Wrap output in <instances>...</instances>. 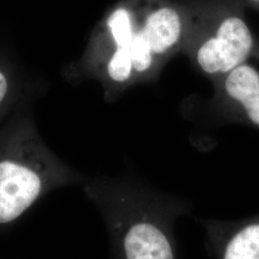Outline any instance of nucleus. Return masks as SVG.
Segmentation results:
<instances>
[{
	"mask_svg": "<svg viewBox=\"0 0 259 259\" xmlns=\"http://www.w3.org/2000/svg\"><path fill=\"white\" fill-rule=\"evenodd\" d=\"M205 247L216 259H259V214L237 221L201 220Z\"/></svg>",
	"mask_w": 259,
	"mask_h": 259,
	"instance_id": "39448f33",
	"label": "nucleus"
},
{
	"mask_svg": "<svg viewBox=\"0 0 259 259\" xmlns=\"http://www.w3.org/2000/svg\"><path fill=\"white\" fill-rule=\"evenodd\" d=\"M83 175L48 149L27 124L0 132V232L5 231L49 192L83 185Z\"/></svg>",
	"mask_w": 259,
	"mask_h": 259,
	"instance_id": "f03ea898",
	"label": "nucleus"
},
{
	"mask_svg": "<svg viewBox=\"0 0 259 259\" xmlns=\"http://www.w3.org/2000/svg\"><path fill=\"white\" fill-rule=\"evenodd\" d=\"M247 7H250V9L255 11L259 14V0H243Z\"/></svg>",
	"mask_w": 259,
	"mask_h": 259,
	"instance_id": "0eeeda50",
	"label": "nucleus"
},
{
	"mask_svg": "<svg viewBox=\"0 0 259 259\" xmlns=\"http://www.w3.org/2000/svg\"><path fill=\"white\" fill-rule=\"evenodd\" d=\"M185 36L182 53L211 82L259 56L243 0H194L183 4Z\"/></svg>",
	"mask_w": 259,
	"mask_h": 259,
	"instance_id": "7ed1b4c3",
	"label": "nucleus"
},
{
	"mask_svg": "<svg viewBox=\"0 0 259 259\" xmlns=\"http://www.w3.org/2000/svg\"><path fill=\"white\" fill-rule=\"evenodd\" d=\"M12 80L10 75L0 67V107L9 98L12 93Z\"/></svg>",
	"mask_w": 259,
	"mask_h": 259,
	"instance_id": "423d86ee",
	"label": "nucleus"
},
{
	"mask_svg": "<svg viewBox=\"0 0 259 259\" xmlns=\"http://www.w3.org/2000/svg\"><path fill=\"white\" fill-rule=\"evenodd\" d=\"M83 186L106 225L111 259H179L174 225L188 201L132 174L87 178Z\"/></svg>",
	"mask_w": 259,
	"mask_h": 259,
	"instance_id": "f257e3e1",
	"label": "nucleus"
},
{
	"mask_svg": "<svg viewBox=\"0 0 259 259\" xmlns=\"http://www.w3.org/2000/svg\"><path fill=\"white\" fill-rule=\"evenodd\" d=\"M211 83V106L223 120L259 130V56Z\"/></svg>",
	"mask_w": 259,
	"mask_h": 259,
	"instance_id": "20e7f679",
	"label": "nucleus"
}]
</instances>
